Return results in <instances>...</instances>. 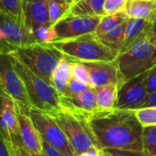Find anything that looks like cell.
Wrapping results in <instances>:
<instances>
[{
	"label": "cell",
	"mask_w": 156,
	"mask_h": 156,
	"mask_svg": "<svg viewBox=\"0 0 156 156\" xmlns=\"http://www.w3.org/2000/svg\"><path fill=\"white\" fill-rule=\"evenodd\" d=\"M65 57L75 62H114L118 53L104 45L95 33L51 43Z\"/></svg>",
	"instance_id": "cell-3"
},
{
	"label": "cell",
	"mask_w": 156,
	"mask_h": 156,
	"mask_svg": "<svg viewBox=\"0 0 156 156\" xmlns=\"http://www.w3.org/2000/svg\"><path fill=\"white\" fill-rule=\"evenodd\" d=\"M127 21L122 23L121 25L118 26L117 28L111 30L110 31L103 34V35L97 36L98 38V40L104 45H106L109 49L113 50L118 54L120 52V51L123 47L124 34H125V28H126Z\"/></svg>",
	"instance_id": "cell-22"
},
{
	"label": "cell",
	"mask_w": 156,
	"mask_h": 156,
	"mask_svg": "<svg viewBox=\"0 0 156 156\" xmlns=\"http://www.w3.org/2000/svg\"><path fill=\"white\" fill-rule=\"evenodd\" d=\"M94 90L98 110H109L115 108L118 99V85H108L95 88Z\"/></svg>",
	"instance_id": "cell-20"
},
{
	"label": "cell",
	"mask_w": 156,
	"mask_h": 156,
	"mask_svg": "<svg viewBox=\"0 0 156 156\" xmlns=\"http://www.w3.org/2000/svg\"><path fill=\"white\" fill-rule=\"evenodd\" d=\"M87 119L100 149L141 151L143 127L134 110H97Z\"/></svg>",
	"instance_id": "cell-1"
},
{
	"label": "cell",
	"mask_w": 156,
	"mask_h": 156,
	"mask_svg": "<svg viewBox=\"0 0 156 156\" xmlns=\"http://www.w3.org/2000/svg\"><path fill=\"white\" fill-rule=\"evenodd\" d=\"M15 49V47H13L12 45H10L7 40L5 39V36L0 29V52L3 53H7V54H10L13 50Z\"/></svg>",
	"instance_id": "cell-34"
},
{
	"label": "cell",
	"mask_w": 156,
	"mask_h": 156,
	"mask_svg": "<svg viewBox=\"0 0 156 156\" xmlns=\"http://www.w3.org/2000/svg\"><path fill=\"white\" fill-rule=\"evenodd\" d=\"M41 156H44V155H43V154H42V155H41Z\"/></svg>",
	"instance_id": "cell-44"
},
{
	"label": "cell",
	"mask_w": 156,
	"mask_h": 156,
	"mask_svg": "<svg viewBox=\"0 0 156 156\" xmlns=\"http://www.w3.org/2000/svg\"><path fill=\"white\" fill-rule=\"evenodd\" d=\"M16 108L20 124V137L24 148L31 156L42 155V139L30 117V110L17 104Z\"/></svg>",
	"instance_id": "cell-14"
},
{
	"label": "cell",
	"mask_w": 156,
	"mask_h": 156,
	"mask_svg": "<svg viewBox=\"0 0 156 156\" xmlns=\"http://www.w3.org/2000/svg\"><path fill=\"white\" fill-rule=\"evenodd\" d=\"M0 29L7 41L15 48L37 43L23 17L19 18L0 12Z\"/></svg>",
	"instance_id": "cell-12"
},
{
	"label": "cell",
	"mask_w": 156,
	"mask_h": 156,
	"mask_svg": "<svg viewBox=\"0 0 156 156\" xmlns=\"http://www.w3.org/2000/svg\"><path fill=\"white\" fill-rule=\"evenodd\" d=\"M129 20V17L127 14L124 13H119V14H115V15H108L104 16L101 18L99 25L95 32L97 36L103 35L111 30L117 28L118 26L121 25L122 23L126 22Z\"/></svg>",
	"instance_id": "cell-24"
},
{
	"label": "cell",
	"mask_w": 156,
	"mask_h": 156,
	"mask_svg": "<svg viewBox=\"0 0 156 156\" xmlns=\"http://www.w3.org/2000/svg\"><path fill=\"white\" fill-rule=\"evenodd\" d=\"M110 156H144L141 151L125 150V149H103Z\"/></svg>",
	"instance_id": "cell-33"
},
{
	"label": "cell",
	"mask_w": 156,
	"mask_h": 156,
	"mask_svg": "<svg viewBox=\"0 0 156 156\" xmlns=\"http://www.w3.org/2000/svg\"><path fill=\"white\" fill-rule=\"evenodd\" d=\"M71 78L72 61L69 58L63 56L56 67L51 78V85L60 97L65 95Z\"/></svg>",
	"instance_id": "cell-17"
},
{
	"label": "cell",
	"mask_w": 156,
	"mask_h": 156,
	"mask_svg": "<svg viewBox=\"0 0 156 156\" xmlns=\"http://www.w3.org/2000/svg\"><path fill=\"white\" fill-rule=\"evenodd\" d=\"M72 78L90 86L88 72L81 62L72 61Z\"/></svg>",
	"instance_id": "cell-30"
},
{
	"label": "cell",
	"mask_w": 156,
	"mask_h": 156,
	"mask_svg": "<svg viewBox=\"0 0 156 156\" xmlns=\"http://www.w3.org/2000/svg\"><path fill=\"white\" fill-rule=\"evenodd\" d=\"M149 1H151V0H149Z\"/></svg>",
	"instance_id": "cell-45"
},
{
	"label": "cell",
	"mask_w": 156,
	"mask_h": 156,
	"mask_svg": "<svg viewBox=\"0 0 156 156\" xmlns=\"http://www.w3.org/2000/svg\"><path fill=\"white\" fill-rule=\"evenodd\" d=\"M82 63L88 72L90 87L94 89L108 85H118L119 87L123 83L115 61L85 62Z\"/></svg>",
	"instance_id": "cell-13"
},
{
	"label": "cell",
	"mask_w": 156,
	"mask_h": 156,
	"mask_svg": "<svg viewBox=\"0 0 156 156\" xmlns=\"http://www.w3.org/2000/svg\"><path fill=\"white\" fill-rule=\"evenodd\" d=\"M61 107L77 112L86 117L96 112L98 109L94 88H89L75 95L60 97Z\"/></svg>",
	"instance_id": "cell-15"
},
{
	"label": "cell",
	"mask_w": 156,
	"mask_h": 156,
	"mask_svg": "<svg viewBox=\"0 0 156 156\" xmlns=\"http://www.w3.org/2000/svg\"><path fill=\"white\" fill-rule=\"evenodd\" d=\"M50 23L54 26L69 14L71 6L66 0H48L47 1Z\"/></svg>",
	"instance_id": "cell-23"
},
{
	"label": "cell",
	"mask_w": 156,
	"mask_h": 156,
	"mask_svg": "<svg viewBox=\"0 0 156 156\" xmlns=\"http://www.w3.org/2000/svg\"><path fill=\"white\" fill-rule=\"evenodd\" d=\"M80 1V0H74V3L73 4H75V3H77V2H79Z\"/></svg>",
	"instance_id": "cell-43"
},
{
	"label": "cell",
	"mask_w": 156,
	"mask_h": 156,
	"mask_svg": "<svg viewBox=\"0 0 156 156\" xmlns=\"http://www.w3.org/2000/svg\"><path fill=\"white\" fill-rule=\"evenodd\" d=\"M104 3L105 0H80L71 7L68 15L102 18L105 16Z\"/></svg>",
	"instance_id": "cell-19"
},
{
	"label": "cell",
	"mask_w": 156,
	"mask_h": 156,
	"mask_svg": "<svg viewBox=\"0 0 156 156\" xmlns=\"http://www.w3.org/2000/svg\"><path fill=\"white\" fill-rule=\"evenodd\" d=\"M0 98H9L28 110L32 108L14 58L3 52H0Z\"/></svg>",
	"instance_id": "cell-7"
},
{
	"label": "cell",
	"mask_w": 156,
	"mask_h": 156,
	"mask_svg": "<svg viewBox=\"0 0 156 156\" xmlns=\"http://www.w3.org/2000/svg\"><path fill=\"white\" fill-rule=\"evenodd\" d=\"M151 107H156V91L151 94H148L145 102L141 106V108H151Z\"/></svg>",
	"instance_id": "cell-38"
},
{
	"label": "cell",
	"mask_w": 156,
	"mask_h": 156,
	"mask_svg": "<svg viewBox=\"0 0 156 156\" xmlns=\"http://www.w3.org/2000/svg\"><path fill=\"white\" fill-rule=\"evenodd\" d=\"M115 63L123 82L148 72L156 64V45L149 38L147 30L118 54Z\"/></svg>",
	"instance_id": "cell-2"
},
{
	"label": "cell",
	"mask_w": 156,
	"mask_h": 156,
	"mask_svg": "<svg viewBox=\"0 0 156 156\" xmlns=\"http://www.w3.org/2000/svg\"><path fill=\"white\" fill-rule=\"evenodd\" d=\"M134 113L143 128L156 126V107L138 108L134 110Z\"/></svg>",
	"instance_id": "cell-26"
},
{
	"label": "cell",
	"mask_w": 156,
	"mask_h": 156,
	"mask_svg": "<svg viewBox=\"0 0 156 156\" xmlns=\"http://www.w3.org/2000/svg\"><path fill=\"white\" fill-rule=\"evenodd\" d=\"M50 115L65 134L74 156L94 147H98L86 116L62 107L50 113Z\"/></svg>",
	"instance_id": "cell-4"
},
{
	"label": "cell",
	"mask_w": 156,
	"mask_h": 156,
	"mask_svg": "<svg viewBox=\"0 0 156 156\" xmlns=\"http://www.w3.org/2000/svg\"><path fill=\"white\" fill-rule=\"evenodd\" d=\"M42 148H43V155L44 156H66L61 151H57L53 147L50 146L46 142L42 140Z\"/></svg>",
	"instance_id": "cell-36"
},
{
	"label": "cell",
	"mask_w": 156,
	"mask_h": 156,
	"mask_svg": "<svg viewBox=\"0 0 156 156\" xmlns=\"http://www.w3.org/2000/svg\"><path fill=\"white\" fill-rule=\"evenodd\" d=\"M23 0H0V12L22 18Z\"/></svg>",
	"instance_id": "cell-28"
},
{
	"label": "cell",
	"mask_w": 156,
	"mask_h": 156,
	"mask_svg": "<svg viewBox=\"0 0 156 156\" xmlns=\"http://www.w3.org/2000/svg\"><path fill=\"white\" fill-rule=\"evenodd\" d=\"M129 0H105L104 12L105 16L115 15L126 12Z\"/></svg>",
	"instance_id": "cell-29"
},
{
	"label": "cell",
	"mask_w": 156,
	"mask_h": 156,
	"mask_svg": "<svg viewBox=\"0 0 156 156\" xmlns=\"http://www.w3.org/2000/svg\"><path fill=\"white\" fill-rule=\"evenodd\" d=\"M141 151L144 156H156V126L143 128Z\"/></svg>",
	"instance_id": "cell-25"
},
{
	"label": "cell",
	"mask_w": 156,
	"mask_h": 156,
	"mask_svg": "<svg viewBox=\"0 0 156 156\" xmlns=\"http://www.w3.org/2000/svg\"><path fill=\"white\" fill-rule=\"evenodd\" d=\"M145 87L148 94H151L156 91V64L146 73Z\"/></svg>",
	"instance_id": "cell-32"
},
{
	"label": "cell",
	"mask_w": 156,
	"mask_h": 156,
	"mask_svg": "<svg viewBox=\"0 0 156 156\" xmlns=\"http://www.w3.org/2000/svg\"><path fill=\"white\" fill-rule=\"evenodd\" d=\"M22 16L28 28L32 31L44 26H51L50 23L47 2L23 0Z\"/></svg>",
	"instance_id": "cell-16"
},
{
	"label": "cell",
	"mask_w": 156,
	"mask_h": 156,
	"mask_svg": "<svg viewBox=\"0 0 156 156\" xmlns=\"http://www.w3.org/2000/svg\"><path fill=\"white\" fill-rule=\"evenodd\" d=\"M66 1L68 2V4L72 7L73 5V3H74V0H66Z\"/></svg>",
	"instance_id": "cell-41"
},
{
	"label": "cell",
	"mask_w": 156,
	"mask_h": 156,
	"mask_svg": "<svg viewBox=\"0 0 156 156\" xmlns=\"http://www.w3.org/2000/svg\"><path fill=\"white\" fill-rule=\"evenodd\" d=\"M33 36L37 43L51 44L56 41V32L52 26H44L33 31Z\"/></svg>",
	"instance_id": "cell-27"
},
{
	"label": "cell",
	"mask_w": 156,
	"mask_h": 156,
	"mask_svg": "<svg viewBox=\"0 0 156 156\" xmlns=\"http://www.w3.org/2000/svg\"><path fill=\"white\" fill-rule=\"evenodd\" d=\"M89 88H92L90 86L85 84V83H82L80 81H78L76 79H73V78H71V80L69 82V85H68V89L65 93V95L63 96H68V95H75V94H78V93H81V92H84Z\"/></svg>",
	"instance_id": "cell-31"
},
{
	"label": "cell",
	"mask_w": 156,
	"mask_h": 156,
	"mask_svg": "<svg viewBox=\"0 0 156 156\" xmlns=\"http://www.w3.org/2000/svg\"><path fill=\"white\" fill-rule=\"evenodd\" d=\"M150 21L139 19H129L127 21L124 34V43L120 51L130 46L136 40H138L143 33L146 32Z\"/></svg>",
	"instance_id": "cell-21"
},
{
	"label": "cell",
	"mask_w": 156,
	"mask_h": 156,
	"mask_svg": "<svg viewBox=\"0 0 156 156\" xmlns=\"http://www.w3.org/2000/svg\"><path fill=\"white\" fill-rule=\"evenodd\" d=\"M146 73L147 72L125 81L119 87L115 108L135 110L141 108L148 97L145 87Z\"/></svg>",
	"instance_id": "cell-11"
},
{
	"label": "cell",
	"mask_w": 156,
	"mask_h": 156,
	"mask_svg": "<svg viewBox=\"0 0 156 156\" xmlns=\"http://www.w3.org/2000/svg\"><path fill=\"white\" fill-rule=\"evenodd\" d=\"M15 67L25 86L32 108L48 114L61 108L60 96L52 85L14 59Z\"/></svg>",
	"instance_id": "cell-6"
},
{
	"label": "cell",
	"mask_w": 156,
	"mask_h": 156,
	"mask_svg": "<svg viewBox=\"0 0 156 156\" xmlns=\"http://www.w3.org/2000/svg\"><path fill=\"white\" fill-rule=\"evenodd\" d=\"M101 18L67 15L54 26L57 41L74 39L86 34L95 33Z\"/></svg>",
	"instance_id": "cell-10"
},
{
	"label": "cell",
	"mask_w": 156,
	"mask_h": 156,
	"mask_svg": "<svg viewBox=\"0 0 156 156\" xmlns=\"http://www.w3.org/2000/svg\"><path fill=\"white\" fill-rule=\"evenodd\" d=\"M100 151H101V149H99L98 147H94V148H92L87 151H84L76 156H100Z\"/></svg>",
	"instance_id": "cell-39"
},
{
	"label": "cell",
	"mask_w": 156,
	"mask_h": 156,
	"mask_svg": "<svg viewBox=\"0 0 156 156\" xmlns=\"http://www.w3.org/2000/svg\"><path fill=\"white\" fill-rule=\"evenodd\" d=\"M125 13L129 19L151 21L156 13V0H129Z\"/></svg>",
	"instance_id": "cell-18"
},
{
	"label": "cell",
	"mask_w": 156,
	"mask_h": 156,
	"mask_svg": "<svg viewBox=\"0 0 156 156\" xmlns=\"http://www.w3.org/2000/svg\"><path fill=\"white\" fill-rule=\"evenodd\" d=\"M147 34L151 41L156 45V13L150 21L149 27L147 29Z\"/></svg>",
	"instance_id": "cell-35"
},
{
	"label": "cell",
	"mask_w": 156,
	"mask_h": 156,
	"mask_svg": "<svg viewBox=\"0 0 156 156\" xmlns=\"http://www.w3.org/2000/svg\"><path fill=\"white\" fill-rule=\"evenodd\" d=\"M10 55L51 84L52 74L64 56L51 44L41 43L15 48Z\"/></svg>",
	"instance_id": "cell-5"
},
{
	"label": "cell",
	"mask_w": 156,
	"mask_h": 156,
	"mask_svg": "<svg viewBox=\"0 0 156 156\" xmlns=\"http://www.w3.org/2000/svg\"><path fill=\"white\" fill-rule=\"evenodd\" d=\"M29 114L44 142L66 156H74L65 134L50 114L36 108L30 109Z\"/></svg>",
	"instance_id": "cell-8"
},
{
	"label": "cell",
	"mask_w": 156,
	"mask_h": 156,
	"mask_svg": "<svg viewBox=\"0 0 156 156\" xmlns=\"http://www.w3.org/2000/svg\"><path fill=\"white\" fill-rule=\"evenodd\" d=\"M30 1H42V2H47L48 0H30Z\"/></svg>",
	"instance_id": "cell-42"
},
{
	"label": "cell",
	"mask_w": 156,
	"mask_h": 156,
	"mask_svg": "<svg viewBox=\"0 0 156 156\" xmlns=\"http://www.w3.org/2000/svg\"><path fill=\"white\" fill-rule=\"evenodd\" d=\"M0 134L15 156H31L21 140L16 104L9 98H0Z\"/></svg>",
	"instance_id": "cell-9"
},
{
	"label": "cell",
	"mask_w": 156,
	"mask_h": 156,
	"mask_svg": "<svg viewBox=\"0 0 156 156\" xmlns=\"http://www.w3.org/2000/svg\"><path fill=\"white\" fill-rule=\"evenodd\" d=\"M100 156H110V155L105 150L101 149V151H100Z\"/></svg>",
	"instance_id": "cell-40"
},
{
	"label": "cell",
	"mask_w": 156,
	"mask_h": 156,
	"mask_svg": "<svg viewBox=\"0 0 156 156\" xmlns=\"http://www.w3.org/2000/svg\"><path fill=\"white\" fill-rule=\"evenodd\" d=\"M0 156H15L1 134H0Z\"/></svg>",
	"instance_id": "cell-37"
}]
</instances>
